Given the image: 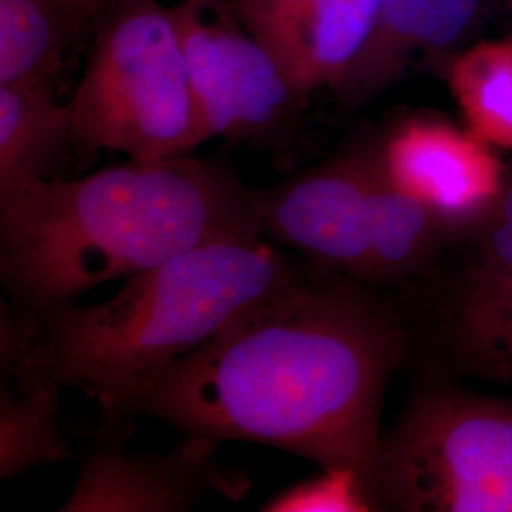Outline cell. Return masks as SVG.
<instances>
[{
    "label": "cell",
    "mask_w": 512,
    "mask_h": 512,
    "mask_svg": "<svg viewBox=\"0 0 512 512\" xmlns=\"http://www.w3.org/2000/svg\"><path fill=\"white\" fill-rule=\"evenodd\" d=\"M408 355L399 308L365 283L310 266L200 348L97 403L110 425L154 418L184 435L351 469L372 497L385 391Z\"/></svg>",
    "instance_id": "obj_1"
},
{
    "label": "cell",
    "mask_w": 512,
    "mask_h": 512,
    "mask_svg": "<svg viewBox=\"0 0 512 512\" xmlns=\"http://www.w3.org/2000/svg\"><path fill=\"white\" fill-rule=\"evenodd\" d=\"M251 192L230 169L186 154L0 196V277L14 315L61 310L215 239L260 236Z\"/></svg>",
    "instance_id": "obj_2"
},
{
    "label": "cell",
    "mask_w": 512,
    "mask_h": 512,
    "mask_svg": "<svg viewBox=\"0 0 512 512\" xmlns=\"http://www.w3.org/2000/svg\"><path fill=\"white\" fill-rule=\"evenodd\" d=\"M308 268L264 236L215 239L129 277L92 306L33 319L4 308L0 365L21 387L80 385L97 399L200 348Z\"/></svg>",
    "instance_id": "obj_3"
},
{
    "label": "cell",
    "mask_w": 512,
    "mask_h": 512,
    "mask_svg": "<svg viewBox=\"0 0 512 512\" xmlns=\"http://www.w3.org/2000/svg\"><path fill=\"white\" fill-rule=\"evenodd\" d=\"M69 110L92 152L114 150L137 162L186 156L211 141L173 4L110 2L95 23Z\"/></svg>",
    "instance_id": "obj_4"
},
{
    "label": "cell",
    "mask_w": 512,
    "mask_h": 512,
    "mask_svg": "<svg viewBox=\"0 0 512 512\" xmlns=\"http://www.w3.org/2000/svg\"><path fill=\"white\" fill-rule=\"evenodd\" d=\"M378 511L512 512V397L421 385L384 431Z\"/></svg>",
    "instance_id": "obj_5"
},
{
    "label": "cell",
    "mask_w": 512,
    "mask_h": 512,
    "mask_svg": "<svg viewBox=\"0 0 512 512\" xmlns=\"http://www.w3.org/2000/svg\"><path fill=\"white\" fill-rule=\"evenodd\" d=\"M184 55L211 139L279 141L310 99L274 50L239 18L232 0L173 4Z\"/></svg>",
    "instance_id": "obj_6"
},
{
    "label": "cell",
    "mask_w": 512,
    "mask_h": 512,
    "mask_svg": "<svg viewBox=\"0 0 512 512\" xmlns=\"http://www.w3.org/2000/svg\"><path fill=\"white\" fill-rule=\"evenodd\" d=\"M374 150L359 148L270 188H253L260 236L296 251L311 268L370 287V184Z\"/></svg>",
    "instance_id": "obj_7"
},
{
    "label": "cell",
    "mask_w": 512,
    "mask_h": 512,
    "mask_svg": "<svg viewBox=\"0 0 512 512\" xmlns=\"http://www.w3.org/2000/svg\"><path fill=\"white\" fill-rule=\"evenodd\" d=\"M374 154L385 177L435 217L448 241L475 234L507 179L494 147L433 114L401 120Z\"/></svg>",
    "instance_id": "obj_8"
},
{
    "label": "cell",
    "mask_w": 512,
    "mask_h": 512,
    "mask_svg": "<svg viewBox=\"0 0 512 512\" xmlns=\"http://www.w3.org/2000/svg\"><path fill=\"white\" fill-rule=\"evenodd\" d=\"M219 442L186 435L167 454L95 446L80 463L73 494L61 512H181L205 495L241 501L251 490L245 471L222 463Z\"/></svg>",
    "instance_id": "obj_9"
},
{
    "label": "cell",
    "mask_w": 512,
    "mask_h": 512,
    "mask_svg": "<svg viewBox=\"0 0 512 512\" xmlns=\"http://www.w3.org/2000/svg\"><path fill=\"white\" fill-rule=\"evenodd\" d=\"M384 0H306L272 42V50L298 88L342 92L365 52Z\"/></svg>",
    "instance_id": "obj_10"
},
{
    "label": "cell",
    "mask_w": 512,
    "mask_h": 512,
    "mask_svg": "<svg viewBox=\"0 0 512 512\" xmlns=\"http://www.w3.org/2000/svg\"><path fill=\"white\" fill-rule=\"evenodd\" d=\"M480 0H384L376 29L336 97L355 105L397 80L421 50L454 44L473 23Z\"/></svg>",
    "instance_id": "obj_11"
},
{
    "label": "cell",
    "mask_w": 512,
    "mask_h": 512,
    "mask_svg": "<svg viewBox=\"0 0 512 512\" xmlns=\"http://www.w3.org/2000/svg\"><path fill=\"white\" fill-rule=\"evenodd\" d=\"M74 150L90 148L74 129L69 103H59L55 90L0 86V196L67 179L63 171Z\"/></svg>",
    "instance_id": "obj_12"
},
{
    "label": "cell",
    "mask_w": 512,
    "mask_h": 512,
    "mask_svg": "<svg viewBox=\"0 0 512 512\" xmlns=\"http://www.w3.org/2000/svg\"><path fill=\"white\" fill-rule=\"evenodd\" d=\"M439 336L461 370L512 389V270L471 264L440 315Z\"/></svg>",
    "instance_id": "obj_13"
},
{
    "label": "cell",
    "mask_w": 512,
    "mask_h": 512,
    "mask_svg": "<svg viewBox=\"0 0 512 512\" xmlns=\"http://www.w3.org/2000/svg\"><path fill=\"white\" fill-rule=\"evenodd\" d=\"M95 23L69 0H0V86L55 90L69 50Z\"/></svg>",
    "instance_id": "obj_14"
},
{
    "label": "cell",
    "mask_w": 512,
    "mask_h": 512,
    "mask_svg": "<svg viewBox=\"0 0 512 512\" xmlns=\"http://www.w3.org/2000/svg\"><path fill=\"white\" fill-rule=\"evenodd\" d=\"M374 150V148H372ZM448 243L439 222L380 169L370 184V287L429 277Z\"/></svg>",
    "instance_id": "obj_15"
},
{
    "label": "cell",
    "mask_w": 512,
    "mask_h": 512,
    "mask_svg": "<svg viewBox=\"0 0 512 512\" xmlns=\"http://www.w3.org/2000/svg\"><path fill=\"white\" fill-rule=\"evenodd\" d=\"M61 387H21L8 370L0 384V478L8 480L35 467L73 458L59 429Z\"/></svg>",
    "instance_id": "obj_16"
},
{
    "label": "cell",
    "mask_w": 512,
    "mask_h": 512,
    "mask_svg": "<svg viewBox=\"0 0 512 512\" xmlns=\"http://www.w3.org/2000/svg\"><path fill=\"white\" fill-rule=\"evenodd\" d=\"M448 86L467 128L490 147L512 150V40L482 42L458 55Z\"/></svg>",
    "instance_id": "obj_17"
},
{
    "label": "cell",
    "mask_w": 512,
    "mask_h": 512,
    "mask_svg": "<svg viewBox=\"0 0 512 512\" xmlns=\"http://www.w3.org/2000/svg\"><path fill=\"white\" fill-rule=\"evenodd\" d=\"M266 512H368L376 505L363 478L351 469L327 467L272 495L262 503Z\"/></svg>",
    "instance_id": "obj_18"
},
{
    "label": "cell",
    "mask_w": 512,
    "mask_h": 512,
    "mask_svg": "<svg viewBox=\"0 0 512 512\" xmlns=\"http://www.w3.org/2000/svg\"><path fill=\"white\" fill-rule=\"evenodd\" d=\"M471 241L475 245L473 266L512 270V173H507L499 200Z\"/></svg>",
    "instance_id": "obj_19"
},
{
    "label": "cell",
    "mask_w": 512,
    "mask_h": 512,
    "mask_svg": "<svg viewBox=\"0 0 512 512\" xmlns=\"http://www.w3.org/2000/svg\"><path fill=\"white\" fill-rule=\"evenodd\" d=\"M232 4L239 18L256 37L272 46V42L293 21L306 0H232Z\"/></svg>",
    "instance_id": "obj_20"
},
{
    "label": "cell",
    "mask_w": 512,
    "mask_h": 512,
    "mask_svg": "<svg viewBox=\"0 0 512 512\" xmlns=\"http://www.w3.org/2000/svg\"><path fill=\"white\" fill-rule=\"evenodd\" d=\"M69 2H73L74 6H78L82 12H86L90 18L97 21L112 0H69Z\"/></svg>",
    "instance_id": "obj_21"
}]
</instances>
